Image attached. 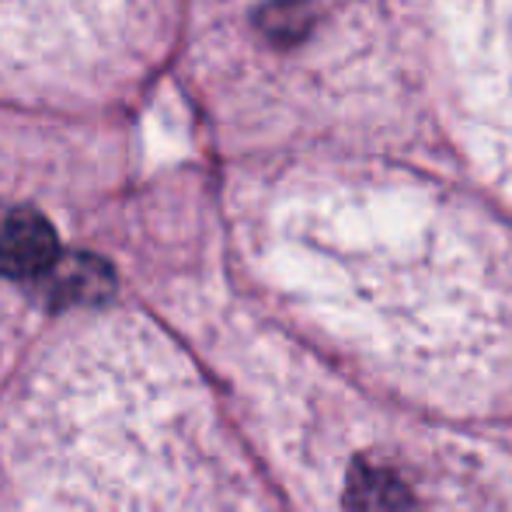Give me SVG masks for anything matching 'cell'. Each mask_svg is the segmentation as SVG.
I'll list each match as a JSON object with an SVG mask.
<instances>
[{
  "mask_svg": "<svg viewBox=\"0 0 512 512\" xmlns=\"http://www.w3.org/2000/svg\"><path fill=\"white\" fill-rule=\"evenodd\" d=\"M0 512H276L203 384L143 321L67 335L0 415Z\"/></svg>",
  "mask_w": 512,
  "mask_h": 512,
  "instance_id": "1",
  "label": "cell"
},
{
  "mask_svg": "<svg viewBox=\"0 0 512 512\" xmlns=\"http://www.w3.org/2000/svg\"><path fill=\"white\" fill-rule=\"evenodd\" d=\"M60 262L53 223L32 206H0V276L42 279Z\"/></svg>",
  "mask_w": 512,
  "mask_h": 512,
  "instance_id": "2",
  "label": "cell"
},
{
  "mask_svg": "<svg viewBox=\"0 0 512 512\" xmlns=\"http://www.w3.org/2000/svg\"><path fill=\"white\" fill-rule=\"evenodd\" d=\"M53 304H102L112 297L115 276L95 255H67L42 276Z\"/></svg>",
  "mask_w": 512,
  "mask_h": 512,
  "instance_id": "3",
  "label": "cell"
}]
</instances>
